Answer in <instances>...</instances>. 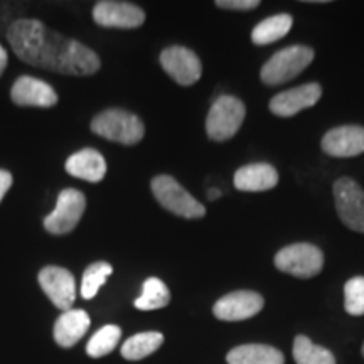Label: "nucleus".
<instances>
[{
	"label": "nucleus",
	"mask_w": 364,
	"mask_h": 364,
	"mask_svg": "<svg viewBox=\"0 0 364 364\" xmlns=\"http://www.w3.org/2000/svg\"><path fill=\"white\" fill-rule=\"evenodd\" d=\"M14 53L27 65L61 75L90 76L100 70L98 54L80 41L53 33L38 19H19L9 27Z\"/></svg>",
	"instance_id": "1"
},
{
	"label": "nucleus",
	"mask_w": 364,
	"mask_h": 364,
	"mask_svg": "<svg viewBox=\"0 0 364 364\" xmlns=\"http://www.w3.org/2000/svg\"><path fill=\"white\" fill-rule=\"evenodd\" d=\"M314 61V51L309 46H289L280 49L263 65L260 78L263 85L279 86L297 78Z\"/></svg>",
	"instance_id": "2"
},
{
	"label": "nucleus",
	"mask_w": 364,
	"mask_h": 364,
	"mask_svg": "<svg viewBox=\"0 0 364 364\" xmlns=\"http://www.w3.org/2000/svg\"><path fill=\"white\" fill-rule=\"evenodd\" d=\"M91 130L103 139L124 145H135L144 139V122L134 113L110 108L93 118Z\"/></svg>",
	"instance_id": "3"
},
{
	"label": "nucleus",
	"mask_w": 364,
	"mask_h": 364,
	"mask_svg": "<svg viewBox=\"0 0 364 364\" xmlns=\"http://www.w3.org/2000/svg\"><path fill=\"white\" fill-rule=\"evenodd\" d=\"M247 108L241 100L231 95H221L209 108L206 118L208 136L215 142H225L236 135L243 125Z\"/></svg>",
	"instance_id": "4"
},
{
	"label": "nucleus",
	"mask_w": 364,
	"mask_h": 364,
	"mask_svg": "<svg viewBox=\"0 0 364 364\" xmlns=\"http://www.w3.org/2000/svg\"><path fill=\"white\" fill-rule=\"evenodd\" d=\"M152 193L167 211L174 213L176 216L186 218V220H198L204 218L206 209L199 201L191 196L182 186L171 176H157L152 179Z\"/></svg>",
	"instance_id": "5"
},
{
	"label": "nucleus",
	"mask_w": 364,
	"mask_h": 364,
	"mask_svg": "<svg viewBox=\"0 0 364 364\" xmlns=\"http://www.w3.org/2000/svg\"><path fill=\"white\" fill-rule=\"evenodd\" d=\"M273 262L280 272L297 279H312L324 267V253L311 243H294L282 248Z\"/></svg>",
	"instance_id": "6"
},
{
	"label": "nucleus",
	"mask_w": 364,
	"mask_h": 364,
	"mask_svg": "<svg viewBox=\"0 0 364 364\" xmlns=\"http://www.w3.org/2000/svg\"><path fill=\"white\" fill-rule=\"evenodd\" d=\"M334 201L341 221L349 230L364 233V191L351 177L334 182Z\"/></svg>",
	"instance_id": "7"
},
{
	"label": "nucleus",
	"mask_w": 364,
	"mask_h": 364,
	"mask_svg": "<svg viewBox=\"0 0 364 364\" xmlns=\"http://www.w3.org/2000/svg\"><path fill=\"white\" fill-rule=\"evenodd\" d=\"M86 209L85 194L76 189H65L59 194L56 208L44 220V228L51 235H66L78 225Z\"/></svg>",
	"instance_id": "8"
},
{
	"label": "nucleus",
	"mask_w": 364,
	"mask_h": 364,
	"mask_svg": "<svg viewBox=\"0 0 364 364\" xmlns=\"http://www.w3.org/2000/svg\"><path fill=\"white\" fill-rule=\"evenodd\" d=\"M161 65L176 83L191 86L201 78L203 65L198 54L184 46H171L161 54Z\"/></svg>",
	"instance_id": "9"
},
{
	"label": "nucleus",
	"mask_w": 364,
	"mask_h": 364,
	"mask_svg": "<svg viewBox=\"0 0 364 364\" xmlns=\"http://www.w3.org/2000/svg\"><path fill=\"white\" fill-rule=\"evenodd\" d=\"M38 280L54 306L63 312L71 311L76 299V280L70 270L63 267H46L39 272Z\"/></svg>",
	"instance_id": "10"
},
{
	"label": "nucleus",
	"mask_w": 364,
	"mask_h": 364,
	"mask_svg": "<svg viewBox=\"0 0 364 364\" xmlns=\"http://www.w3.org/2000/svg\"><path fill=\"white\" fill-rule=\"evenodd\" d=\"M265 306V300L260 294L252 290H236L221 297L213 307L216 318L226 322L247 321L257 316Z\"/></svg>",
	"instance_id": "11"
},
{
	"label": "nucleus",
	"mask_w": 364,
	"mask_h": 364,
	"mask_svg": "<svg viewBox=\"0 0 364 364\" xmlns=\"http://www.w3.org/2000/svg\"><path fill=\"white\" fill-rule=\"evenodd\" d=\"M93 19L98 26L118 27V29H135L145 21V12L139 6L129 2L103 0L93 9Z\"/></svg>",
	"instance_id": "12"
},
{
	"label": "nucleus",
	"mask_w": 364,
	"mask_h": 364,
	"mask_svg": "<svg viewBox=\"0 0 364 364\" xmlns=\"http://www.w3.org/2000/svg\"><path fill=\"white\" fill-rule=\"evenodd\" d=\"M322 97V88L318 83H307L297 88L282 91L268 103V108L277 117H294L299 112L316 105Z\"/></svg>",
	"instance_id": "13"
},
{
	"label": "nucleus",
	"mask_w": 364,
	"mask_h": 364,
	"mask_svg": "<svg viewBox=\"0 0 364 364\" xmlns=\"http://www.w3.org/2000/svg\"><path fill=\"white\" fill-rule=\"evenodd\" d=\"M321 147L332 157H356L364 154V127L343 125L327 132Z\"/></svg>",
	"instance_id": "14"
},
{
	"label": "nucleus",
	"mask_w": 364,
	"mask_h": 364,
	"mask_svg": "<svg viewBox=\"0 0 364 364\" xmlns=\"http://www.w3.org/2000/svg\"><path fill=\"white\" fill-rule=\"evenodd\" d=\"M11 98L19 107L51 108L58 103V95L53 86L33 76H21L12 86Z\"/></svg>",
	"instance_id": "15"
},
{
	"label": "nucleus",
	"mask_w": 364,
	"mask_h": 364,
	"mask_svg": "<svg viewBox=\"0 0 364 364\" xmlns=\"http://www.w3.org/2000/svg\"><path fill=\"white\" fill-rule=\"evenodd\" d=\"M279 184V172L270 164L257 162L240 167L235 172V188L243 193H262Z\"/></svg>",
	"instance_id": "16"
},
{
	"label": "nucleus",
	"mask_w": 364,
	"mask_h": 364,
	"mask_svg": "<svg viewBox=\"0 0 364 364\" xmlns=\"http://www.w3.org/2000/svg\"><path fill=\"white\" fill-rule=\"evenodd\" d=\"M90 316L81 309L63 312L54 324V341L61 348H73L90 329Z\"/></svg>",
	"instance_id": "17"
},
{
	"label": "nucleus",
	"mask_w": 364,
	"mask_h": 364,
	"mask_svg": "<svg viewBox=\"0 0 364 364\" xmlns=\"http://www.w3.org/2000/svg\"><path fill=\"white\" fill-rule=\"evenodd\" d=\"M65 167L68 174L88 182H100L107 174V162L95 149H83L73 154Z\"/></svg>",
	"instance_id": "18"
},
{
	"label": "nucleus",
	"mask_w": 364,
	"mask_h": 364,
	"mask_svg": "<svg viewBox=\"0 0 364 364\" xmlns=\"http://www.w3.org/2000/svg\"><path fill=\"white\" fill-rule=\"evenodd\" d=\"M228 364H285V358L277 348L267 344H241L226 356Z\"/></svg>",
	"instance_id": "19"
},
{
	"label": "nucleus",
	"mask_w": 364,
	"mask_h": 364,
	"mask_svg": "<svg viewBox=\"0 0 364 364\" xmlns=\"http://www.w3.org/2000/svg\"><path fill=\"white\" fill-rule=\"evenodd\" d=\"M294 19L289 14H277V16L267 17L253 29L252 41L257 46H267L277 41L284 39L292 29Z\"/></svg>",
	"instance_id": "20"
},
{
	"label": "nucleus",
	"mask_w": 364,
	"mask_h": 364,
	"mask_svg": "<svg viewBox=\"0 0 364 364\" xmlns=\"http://www.w3.org/2000/svg\"><path fill=\"white\" fill-rule=\"evenodd\" d=\"M164 344V336L161 332L149 331L132 336L122 346V356L129 361H140V359L150 356Z\"/></svg>",
	"instance_id": "21"
},
{
	"label": "nucleus",
	"mask_w": 364,
	"mask_h": 364,
	"mask_svg": "<svg viewBox=\"0 0 364 364\" xmlns=\"http://www.w3.org/2000/svg\"><path fill=\"white\" fill-rule=\"evenodd\" d=\"M169 302L171 292L167 289V285L161 279L150 277V279L144 282L142 294L135 300V307L139 311H157V309L169 306Z\"/></svg>",
	"instance_id": "22"
},
{
	"label": "nucleus",
	"mask_w": 364,
	"mask_h": 364,
	"mask_svg": "<svg viewBox=\"0 0 364 364\" xmlns=\"http://www.w3.org/2000/svg\"><path fill=\"white\" fill-rule=\"evenodd\" d=\"M294 359L297 364H336L329 349L316 346L307 336H297L294 341Z\"/></svg>",
	"instance_id": "23"
},
{
	"label": "nucleus",
	"mask_w": 364,
	"mask_h": 364,
	"mask_svg": "<svg viewBox=\"0 0 364 364\" xmlns=\"http://www.w3.org/2000/svg\"><path fill=\"white\" fill-rule=\"evenodd\" d=\"M122 338V329L118 326H103L93 334V338L86 344V354L90 358H103L117 348Z\"/></svg>",
	"instance_id": "24"
},
{
	"label": "nucleus",
	"mask_w": 364,
	"mask_h": 364,
	"mask_svg": "<svg viewBox=\"0 0 364 364\" xmlns=\"http://www.w3.org/2000/svg\"><path fill=\"white\" fill-rule=\"evenodd\" d=\"M113 268L107 262L91 263L83 273V280H81V297L90 300L98 294V290L107 284L108 277L112 275Z\"/></svg>",
	"instance_id": "25"
},
{
	"label": "nucleus",
	"mask_w": 364,
	"mask_h": 364,
	"mask_svg": "<svg viewBox=\"0 0 364 364\" xmlns=\"http://www.w3.org/2000/svg\"><path fill=\"white\" fill-rule=\"evenodd\" d=\"M344 309L354 317L364 316V277H354L346 282Z\"/></svg>",
	"instance_id": "26"
},
{
	"label": "nucleus",
	"mask_w": 364,
	"mask_h": 364,
	"mask_svg": "<svg viewBox=\"0 0 364 364\" xmlns=\"http://www.w3.org/2000/svg\"><path fill=\"white\" fill-rule=\"evenodd\" d=\"M218 7L230 9V11H253L260 6L258 0H218Z\"/></svg>",
	"instance_id": "27"
},
{
	"label": "nucleus",
	"mask_w": 364,
	"mask_h": 364,
	"mask_svg": "<svg viewBox=\"0 0 364 364\" xmlns=\"http://www.w3.org/2000/svg\"><path fill=\"white\" fill-rule=\"evenodd\" d=\"M12 186V174L11 172L0 169V203H2L4 196L7 194V191L11 189Z\"/></svg>",
	"instance_id": "28"
},
{
	"label": "nucleus",
	"mask_w": 364,
	"mask_h": 364,
	"mask_svg": "<svg viewBox=\"0 0 364 364\" xmlns=\"http://www.w3.org/2000/svg\"><path fill=\"white\" fill-rule=\"evenodd\" d=\"M7 59H9V56H7V51H6V49L2 48V46H0V76H2L4 70H6V66H7Z\"/></svg>",
	"instance_id": "29"
},
{
	"label": "nucleus",
	"mask_w": 364,
	"mask_h": 364,
	"mask_svg": "<svg viewBox=\"0 0 364 364\" xmlns=\"http://www.w3.org/2000/svg\"><path fill=\"white\" fill-rule=\"evenodd\" d=\"M220 196H221V191L220 189H211V191H209L208 198L211 199V201H215V199L220 198Z\"/></svg>",
	"instance_id": "30"
},
{
	"label": "nucleus",
	"mask_w": 364,
	"mask_h": 364,
	"mask_svg": "<svg viewBox=\"0 0 364 364\" xmlns=\"http://www.w3.org/2000/svg\"><path fill=\"white\" fill-rule=\"evenodd\" d=\"M361 351H363V356H364V344H363V349H361Z\"/></svg>",
	"instance_id": "31"
}]
</instances>
